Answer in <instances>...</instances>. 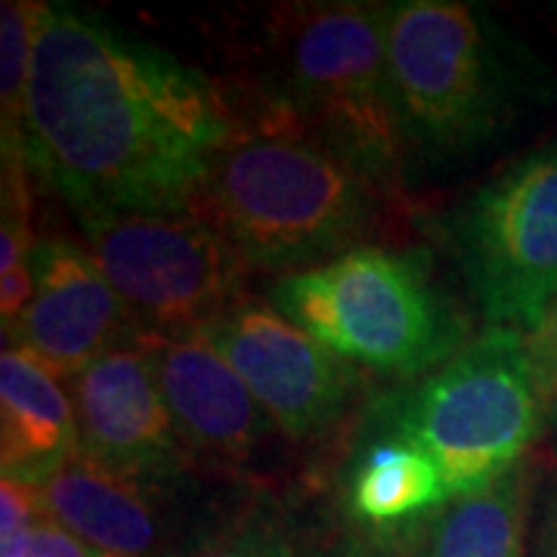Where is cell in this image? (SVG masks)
Returning a JSON list of instances; mask_svg holds the SVG:
<instances>
[{
	"label": "cell",
	"instance_id": "6da1fadb",
	"mask_svg": "<svg viewBox=\"0 0 557 557\" xmlns=\"http://www.w3.org/2000/svg\"><path fill=\"white\" fill-rule=\"evenodd\" d=\"M239 127L211 75L72 3H40L25 168L81 214L193 211Z\"/></svg>",
	"mask_w": 557,
	"mask_h": 557
},
{
	"label": "cell",
	"instance_id": "7a4b0ae2",
	"mask_svg": "<svg viewBox=\"0 0 557 557\" xmlns=\"http://www.w3.org/2000/svg\"><path fill=\"white\" fill-rule=\"evenodd\" d=\"M375 183L267 97L211 164L193 211L248 270L292 276L362 248Z\"/></svg>",
	"mask_w": 557,
	"mask_h": 557
},
{
	"label": "cell",
	"instance_id": "3957f363",
	"mask_svg": "<svg viewBox=\"0 0 557 557\" xmlns=\"http://www.w3.org/2000/svg\"><path fill=\"white\" fill-rule=\"evenodd\" d=\"M387 72L406 159L431 164L483 149L548 94L533 53L461 0L391 3Z\"/></svg>",
	"mask_w": 557,
	"mask_h": 557
},
{
	"label": "cell",
	"instance_id": "277c9868",
	"mask_svg": "<svg viewBox=\"0 0 557 557\" xmlns=\"http://www.w3.org/2000/svg\"><path fill=\"white\" fill-rule=\"evenodd\" d=\"M391 3H288L270 16L278 102L372 183L406 161L387 72Z\"/></svg>",
	"mask_w": 557,
	"mask_h": 557
},
{
	"label": "cell",
	"instance_id": "5b68a950",
	"mask_svg": "<svg viewBox=\"0 0 557 557\" xmlns=\"http://www.w3.org/2000/svg\"><path fill=\"white\" fill-rule=\"evenodd\" d=\"M267 300L325 350L381 379H424L468 344V322L418 255L362 245L278 276Z\"/></svg>",
	"mask_w": 557,
	"mask_h": 557
},
{
	"label": "cell",
	"instance_id": "8992f818",
	"mask_svg": "<svg viewBox=\"0 0 557 557\" xmlns=\"http://www.w3.org/2000/svg\"><path fill=\"white\" fill-rule=\"evenodd\" d=\"M545 418L523 335L511 329L471 338L416 387L384 399V434L434 458L449 498L474 496L523 465Z\"/></svg>",
	"mask_w": 557,
	"mask_h": 557
},
{
	"label": "cell",
	"instance_id": "52a82bcc",
	"mask_svg": "<svg viewBox=\"0 0 557 557\" xmlns=\"http://www.w3.org/2000/svg\"><path fill=\"white\" fill-rule=\"evenodd\" d=\"M490 329L533 332L557 298V143L520 156L440 220Z\"/></svg>",
	"mask_w": 557,
	"mask_h": 557
},
{
	"label": "cell",
	"instance_id": "ba28073f",
	"mask_svg": "<svg viewBox=\"0 0 557 557\" xmlns=\"http://www.w3.org/2000/svg\"><path fill=\"white\" fill-rule=\"evenodd\" d=\"M78 223L139 335H201L245 298V260L196 211H102Z\"/></svg>",
	"mask_w": 557,
	"mask_h": 557
},
{
	"label": "cell",
	"instance_id": "9c48e42d",
	"mask_svg": "<svg viewBox=\"0 0 557 557\" xmlns=\"http://www.w3.org/2000/svg\"><path fill=\"white\" fill-rule=\"evenodd\" d=\"M285 437L332 431L357 391V369L325 350L270 300H236L205 332Z\"/></svg>",
	"mask_w": 557,
	"mask_h": 557
},
{
	"label": "cell",
	"instance_id": "30bf717a",
	"mask_svg": "<svg viewBox=\"0 0 557 557\" xmlns=\"http://www.w3.org/2000/svg\"><path fill=\"white\" fill-rule=\"evenodd\" d=\"M65 387L75 406L81 453L152 486L186 468L189 453L143 341L131 338L106 350Z\"/></svg>",
	"mask_w": 557,
	"mask_h": 557
},
{
	"label": "cell",
	"instance_id": "8fae6325",
	"mask_svg": "<svg viewBox=\"0 0 557 557\" xmlns=\"http://www.w3.org/2000/svg\"><path fill=\"white\" fill-rule=\"evenodd\" d=\"M32 273L35 295L7 335L53 375L69 381L106 350L139 335L127 304L75 242H35Z\"/></svg>",
	"mask_w": 557,
	"mask_h": 557
},
{
	"label": "cell",
	"instance_id": "7c38bea8",
	"mask_svg": "<svg viewBox=\"0 0 557 557\" xmlns=\"http://www.w3.org/2000/svg\"><path fill=\"white\" fill-rule=\"evenodd\" d=\"M189 456L239 468L258 456L270 428L248 384L205 335H137Z\"/></svg>",
	"mask_w": 557,
	"mask_h": 557
},
{
	"label": "cell",
	"instance_id": "4fadbf2b",
	"mask_svg": "<svg viewBox=\"0 0 557 557\" xmlns=\"http://www.w3.org/2000/svg\"><path fill=\"white\" fill-rule=\"evenodd\" d=\"M40 496L47 518L97 555L146 557L159 548L152 483L119 474L81 449L40 486Z\"/></svg>",
	"mask_w": 557,
	"mask_h": 557
},
{
	"label": "cell",
	"instance_id": "5bb4252c",
	"mask_svg": "<svg viewBox=\"0 0 557 557\" xmlns=\"http://www.w3.org/2000/svg\"><path fill=\"white\" fill-rule=\"evenodd\" d=\"M69 387L20 347L0 357V468L3 478L44 486L78 453Z\"/></svg>",
	"mask_w": 557,
	"mask_h": 557
},
{
	"label": "cell",
	"instance_id": "9a60e30c",
	"mask_svg": "<svg viewBox=\"0 0 557 557\" xmlns=\"http://www.w3.org/2000/svg\"><path fill=\"white\" fill-rule=\"evenodd\" d=\"M530 478L518 465L511 474L474 496L449 498L434 515L406 530L409 557H523L527 552Z\"/></svg>",
	"mask_w": 557,
	"mask_h": 557
},
{
	"label": "cell",
	"instance_id": "2e32d148",
	"mask_svg": "<svg viewBox=\"0 0 557 557\" xmlns=\"http://www.w3.org/2000/svg\"><path fill=\"white\" fill-rule=\"evenodd\" d=\"M354 518L375 530L406 533L449 502L437 461L403 437L372 440L357 456L347 483Z\"/></svg>",
	"mask_w": 557,
	"mask_h": 557
},
{
	"label": "cell",
	"instance_id": "e0dca14e",
	"mask_svg": "<svg viewBox=\"0 0 557 557\" xmlns=\"http://www.w3.org/2000/svg\"><path fill=\"white\" fill-rule=\"evenodd\" d=\"M40 3L7 0L0 16V134L3 164H25V109Z\"/></svg>",
	"mask_w": 557,
	"mask_h": 557
},
{
	"label": "cell",
	"instance_id": "ac0fdd59",
	"mask_svg": "<svg viewBox=\"0 0 557 557\" xmlns=\"http://www.w3.org/2000/svg\"><path fill=\"white\" fill-rule=\"evenodd\" d=\"M174 557H295L285 527L267 511H251L245 518L196 539Z\"/></svg>",
	"mask_w": 557,
	"mask_h": 557
},
{
	"label": "cell",
	"instance_id": "d6986e66",
	"mask_svg": "<svg viewBox=\"0 0 557 557\" xmlns=\"http://www.w3.org/2000/svg\"><path fill=\"white\" fill-rule=\"evenodd\" d=\"M523 344H527V357H530V369L536 379L539 397L552 416L557 406V298L545 310V317L539 319L536 329L523 335Z\"/></svg>",
	"mask_w": 557,
	"mask_h": 557
},
{
	"label": "cell",
	"instance_id": "ffe728a7",
	"mask_svg": "<svg viewBox=\"0 0 557 557\" xmlns=\"http://www.w3.org/2000/svg\"><path fill=\"white\" fill-rule=\"evenodd\" d=\"M0 557H97V552L62 530L57 520L44 518L20 536L3 539Z\"/></svg>",
	"mask_w": 557,
	"mask_h": 557
},
{
	"label": "cell",
	"instance_id": "44dd1931",
	"mask_svg": "<svg viewBox=\"0 0 557 557\" xmlns=\"http://www.w3.org/2000/svg\"><path fill=\"white\" fill-rule=\"evenodd\" d=\"M44 518H47V508H44L40 486L20 478L0 480V533H3L0 542L32 530Z\"/></svg>",
	"mask_w": 557,
	"mask_h": 557
},
{
	"label": "cell",
	"instance_id": "7402d4cb",
	"mask_svg": "<svg viewBox=\"0 0 557 557\" xmlns=\"http://www.w3.org/2000/svg\"><path fill=\"white\" fill-rule=\"evenodd\" d=\"M536 557H557V490L548 502V508H545L542 527H539Z\"/></svg>",
	"mask_w": 557,
	"mask_h": 557
},
{
	"label": "cell",
	"instance_id": "603a6c76",
	"mask_svg": "<svg viewBox=\"0 0 557 557\" xmlns=\"http://www.w3.org/2000/svg\"><path fill=\"white\" fill-rule=\"evenodd\" d=\"M313 557H381L369 548H357V545H344V548H332V552H319Z\"/></svg>",
	"mask_w": 557,
	"mask_h": 557
},
{
	"label": "cell",
	"instance_id": "cb8c5ba5",
	"mask_svg": "<svg viewBox=\"0 0 557 557\" xmlns=\"http://www.w3.org/2000/svg\"><path fill=\"white\" fill-rule=\"evenodd\" d=\"M552 416H555V424H557V406H555V412H552Z\"/></svg>",
	"mask_w": 557,
	"mask_h": 557
},
{
	"label": "cell",
	"instance_id": "d4e9b609",
	"mask_svg": "<svg viewBox=\"0 0 557 557\" xmlns=\"http://www.w3.org/2000/svg\"><path fill=\"white\" fill-rule=\"evenodd\" d=\"M97 557H119V555H97Z\"/></svg>",
	"mask_w": 557,
	"mask_h": 557
}]
</instances>
